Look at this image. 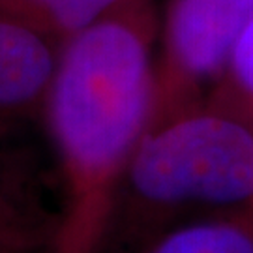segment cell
<instances>
[{"label":"cell","mask_w":253,"mask_h":253,"mask_svg":"<svg viewBox=\"0 0 253 253\" xmlns=\"http://www.w3.org/2000/svg\"><path fill=\"white\" fill-rule=\"evenodd\" d=\"M154 27L133 0L66 40L43 122L58 184L51 253H101L118 193L154 117Z\"/></svg>","instance_id":"obj_1"},{"label":"cell","mask_w":253,"mask_h":253,"mask_svg":"<svg viewBox=\"0 0 253 253\" xmlns=\"http://www.w3.org/2000/svg\"><path fill=\"white\" fill-rule=\"evenodd\" d=\"M253 210V122L214 101L152 122L129 162L101 253H135L191 219Z\"/></svg>","instance_id":"obj_2"},{"label":"cell","mask_w":253,"mask_h":253,"mask_svg":"<svg viewBox=\"0 0 253 253\" xmlns=\"http://www.w3.org/2000/svg\"><path fill=\"white\" fill-rule=\"evenodd\" d=\"M252 19L253 0H172L156 68L152 122L199 103L201 88L223 77Z\"/></svg>","instance_id":"obj_3"},{"label":"cell","mask_w":253,"mask_h":253,"mask_svg":"<svg viewBox=\"0 0 253 253\" xmlns=\"http://www.w3.org/2000/svg\"><path fill=\"white\" fill-rule=\"evenodd\" d=\"M0 129V253H51L58 229V184L32 146Z\"/></svg>","instance_id":"obj_4"},{"label":"cell","mask_w":253,"mask_h":253,"mask_svg":"<svg viewBox=\"0 0 253 253\" xmlns=\"http://www.w3.org/2000/svg\"><path fill=\"white\" fill-rule=\"evenodd\" d=\"M62 43L0 11V129L43 117Z\"/></svg>","instance_id":"obj_5"},{"label":"cell","mask_w":253,"mask_h":253,"mask_svg":"<svg viewBox=\"0 0 253 253\" xmlns=\"http://www.w3.org/2000/svg\"><path fill=\"white\" fill-rule=\"evenodd\" d=\"M135 253H253V210L174 225Z\"/></svg>","instance_id":"obj_6"},{"label":"cell","mask_w":253,"mask_h":253,"mask_svg":"<svg viewBox=\"0 0 253 253\" xmlns=\"http://www.w3.org/2000/svg\"><path fill=\"white\" fill-rule=\"evenodd\" d=\"M133 0H0V11L58 43Z\"/></svg>","instance_id":"obj_7"},{"label":"cell","mask_w":253,"mask_h":253,"mask_svg":"<svg viewBox=\"0 0 253 253\" xmlns=\"http://www.w3.org/2000/svg\"><path fill=\"white\" fill-rule=\"evenodd\" d=\"M210 101L233 109L253 122V19L238 38L221 84Z\"/></svg>","instance_id":"obj_8"}]
</instances>
